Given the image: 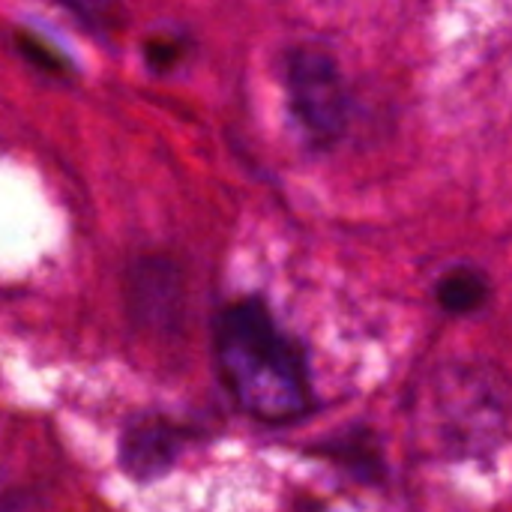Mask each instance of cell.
<instances>
[{"label": "cell", "mask_w": 512, "mask_h": 512, "mask_svg": "<svg viewBox=\"0 0 512 512\" xmlns=\"http://www.w3.org/2000/svg\"><path fill=\"white\" fill-rule=\"evenodd\" d=\"M288 111L309 144L333 147L351 123V90L339 60L321 45H294L285 54Z\"/></svg>", "instance_id": "7a4b0ae2"}, {"label": "cell", "mask_w": 512, "mask_h": 512, "mask_svg": "<svg viewBox=\"0 0 512 512\" xmlns=\"http://www.w3.org/2000/svg\"><path fill=\"white\" fill-rule=\"evenodd\" d=\"M186 441H189V432L171 420H141L123 435L120 462L132 477L153 480L174 465Z\"/></svg>", "instance_id": "3957f363"}, {"label": "cell", "mask_w": 512, "mask_h": 512, "mask_svg": "<svg viewBox=\"0 0 512 512\" xmlns=\"http://www.w3.org/2000/svg\"><path fill=\"white\" fill-rule=\"evenodd\" d=\"M213 351L222 384L249 417L291 423L312 411L306 351L276 324L264 300L225 306L213 327Z\"/></svg>", "instance_id": "6da1fadb"}, {"label": "cell", "mask_w": 512, "mask_h": 512, "mask_svg": "<svg viewBox=\"0 0 512 512\" xmlns=\"http://www.w3.org/2000/svg\"><path fill=\"white\" fill-rule=\"evenodd\" d=\"M186 39L183 36H177V33H162V36H156V39H150L147 42V63L153 66V69H171L183 54H186Z\"/></svg>", "instance_id": "5b68a950"}, {"label": "cell", "mask_w": 512, "mask_h": 512, "mask_svg": "<svg viewBox=\"0 0 512 512\" xmlns=\"http://www.w3.org/2000/svg\"><path fill=\"white\" fill-rule=\"evenodd\" d=\"M66 6H72L78 15H84V18H96V21H102L105 18V12L114 6V0H63Z\"/></svg>", "instance_id": "8992f818"}, {"label": "cell", "mask_w": 512, "mask_h": 512, "mask_svg": "<svg viewBox=\"0 0 512 512\" xmlns=\"http://www.w3.org/2000/svg\"><path fill=\"white\" fill-rule=\"evenodd\" d=\"M489 294H492L489 276L471 264L447 270L435 285V297L450 315H471V312L483 309Z\"/></svg>", "instance_id": "277c9868"}]
</instances>
